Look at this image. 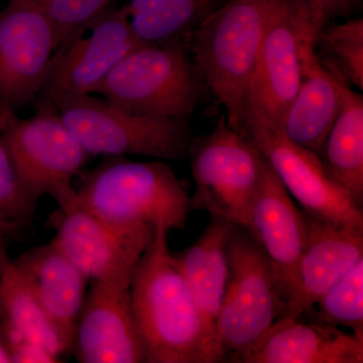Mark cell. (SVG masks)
<instances>
[{"label":"cell","instance_id":"obj_21","mask_svg":"<svg viewBox=\"0 0 363 363\" xmlns=\"http://www.w3.org/2000/svg\"><path fill=\"white\" fill-rule=\"evenodd\" d=\"M341 104L319 157L336 183L363 205V96L340 78Z\"/></svg>","mask_w":363,"mask_h":363},{"label":"cell","instance_id":"obj_30","mask_svg":"<svg viewBox=\"0 0 363 363\" xmlns=\"http://www.w3.org/2000/svg\"><path fill=\"white\" fill-rule=\"evenodd\" d=\"M11 234L7 230L6 227L0 224V276L6 271V267L9 266L11 260L9 259V250H7V243Z\"/></svg>","mask_w":363,"mask_h":363},{"label":"cell","instance_id":"obj_14","mask_svg":"<svg viewBox=\"0 0 363 363\" xmlns=\"http://www.w3.org/2000/svg\"><path fill=\"white\" fill-rule=\"evenodd\" d=\"M72 353L81 363H145L130 285L92 281L79 316Z\"/></svg>","mask_w":363,"mask_h":363},{"label":"cell","instance_id":"obj_20","mask_svg":"<svg viewBox=\"0 0 363 363\" xmlns=\"http://www.w3.org/2000/svg\"><path fill=\"white\" fill-rule=\"evenodd\" d=\"M233 225L211 218L194 243L181 252L172 253L192 294L215 350V325L228 281L227 245Z\"/></svg>","mask_w":363,"mask_h":363},{"label":"cell","instance_id":"obj_23","mask_svg":"<svg viewBox=\"0 0 363 363\" xmlns=\"http://www.w3.org/2000/svg\"><path fill=\"white\" fill-rule=\"evenodd\" d=\"M223 0H128L123 6L143 45L185 40Z\"/></svg>","mask_w":363,"mask_h":363},{"label":"cell","instance_id":"obj_29","mask_svg":"<svg viewBox=\"0 0 363 363\" xmlns=\"http://www.w3.org/2000/svg\"><path fill=\"white\" fill-rule=\"evenodd\" d=\"M336 1L337 0H306L313 33L316 39L324 26L333 18Z\"/></svg>","mask_w":363,"mask_h":363},{"label":"cell","instance_id":"obj_7","mask_svg":"<svg viewBox=\"0 0 363 363\" xmlns=\"http://www.w3.org/2000/svg\"><path fill=\"white\" fill-rule=\"evenodd\" d=\"M0 135L11 154L26 194L35 204L51 196L63 206L75 196L73 181L90 155L60 118L56 107L37 100L33 116L0 104Z\"/></svg>","mask_w":363,"mask_h":363},{"label":"cell","instance_id":"obj_15","mask_svg":"<svg viewBox=\"0 0 363 363\" xmlns=\"http://www.w3.org/2000/svg\"><path fill=\"white\" fill-rule=\"evenodd\" d=\"M305 217L307 242L279 319H301L363 259V227L337 225L306 213Z\"/></svg>","mask_w":363,"mask_h":363},{"label":"cell","instance_id":"obj_11","mask_svg":"<svg viewBox=\"0 0 363 363\" xmlns=\"http://www.w3.org/2000/svg\"><path fill=\"white\" fill-rule=\"evenodd\" d=\"M306 32H311L315 38L306 0H281L253 68L247 114H255L281 128L300 87L301 43Z\"/></svg>","mask_w":363,"mask_h":363},{"label":"cell","instance_id":"obj_26","mask_svg":"<svg viewBox=\"0 0 363 363\" xmlns=\"http://www.w3.org/2000/svg\"><path fill=\"white\" fill-rule=\"evenodd\" d=\"M50 21L59 49L84 35L112 0H28ZM58 49V50H59Z\"/></svg>","mask_w":363,"mask_h":363},{"label":"cell","instance_id":"obj_18","mask_svg":"<svg viewBox=\"0 0 363 363\" xmlns=\"http://www.w3.org/2000/svg\"><path fill=\"white\" fill-rule=\"evenodd\" d=\"M317 42L306 32L301 43L302 79L281 130L303 149L319 156L341 104L340 76L325 65Z\"/></svg>","mask_w":363,"mask_h":363},{"label":"cell","instance_id":"obj_1","mask_svg":"<svg viewBox=\"0 0 363 363\" xmlns=\"http://www.w3.org/2000/svg\"><path fill=\"white\" fill-rule=\"evenodd\" d=\"M168 234L164 228L155 230L130 281L145 363H217L214 344L169 250Z\"/></svg>","mask_w":363,"mask_h":363},{"label":"cell","instance_id":"obj_2","mask_svg":"<svg viewBox=\"0 0 363 363\" xmlns=\"http://www.w3.org/2000/svg\"><path fill=\"white\" fill-rule=\"evenodd\" d=\"M281 0H227L188 38V49L205 85L240 133L253 68Z\"/></svg>","mask_w":363,"mask_h":363},{"label":"cell","instance_id":"obj_27","mask_svg":"<svg viewBox=\"0 0 363 363\" xmlns=\"http://www.w3.org/2000/svg\"><path fill=\"white\" fill-rule=\"evenodd\" d=\"M37 205L26 194L6 143L0 135V224L11 235L32 221Z\"/></svg>","mask_w":363,"mask_h":363},{"label":"cell","instance_id":"obj_31","mask_svg":"<svg viewBox=\"0 0 363 363\" xmlns=\"http://www.w3.org/2000/svg\"><path fill=\"white\" fill-rule=\"evenodd\" d=\"M362 0H337L334 9V16H347L362 4Z\"/></svg>","mask_w":363,"mask_h":363},{"label":"cell","instance_id":"obj_32","mask_svg":"<svg viewBox=\"0 0 363 363\" xmlns=\"http://www.w3.org/2000/svg\"><path fill=\"white\" fill-rule=\"evenodd\" d=\"M0 363H13L11 351L6 342L4 335H0Z\"/></svg>","mask_w":363,"mask_h":363},{"label":"cell","instance_id":"obj_28","mask_svg":"<svg viewBox=\"0 0 363 363\" xmlns=\"http://www.w3.org/2000/svg\"><path fill=\"white\" fill-rule=\"evenodd\" d=\"M9 350L11 351L13 363H58L61 359L54 357L52 353L45 350L39 344L26 340V339H16V340L6 341Z\"/></svg>","mask_w":363,"mask_h":363},{"label":"cell","instance_id":"obj_24","mask_svg":"<svg viewBox=\"0 0 363 363\" xmlns=\"http://www.w3.org/2000/svg\"><path fill=\"white\" fill-rule=\"evenodd\" d=\"M328 55L325 65L337 72L347 84L363 90V20L355 18L336 25L325 26L318 35L317 45Z\"/></svg>","mask_w":363,"mask_h":363},{"label":"cell","instance_id":"obj_5","mask_svg":"<svg viewBox=\"0 0 363 363\" xmlns=\"http://www.w3.org/2000/svg\"><path fill=\"white\" fill-rule=\"evenodd\" d=\"M228 281L215 325L219 362H236L283 315L285 301L271 264L247 228L229 236Z\"/></svg>","mask_w":363,"mask_h":363},{"label":"cell","instance_id":"obj_17","mask_svg":"<svg viewBox=\"0 0 363 363\" xmlns=\"http://www.w3.org/2000/svg\"><path fill=\"white\" fill-rule=\"evenodd\" d=\"M11 264L56 327L66 354L72 353L89 279L51 242L23 252Z\"/></svg>","mask_w":363,"mask_h":363},{"label":"cell","instance_id":"obj_3","mask_svg":"<svg viewBox=\"0 0 363 363\" xmlns=\"http://www.w3.org/2000/svg\"><path fill=\"white\" fill-rule=\"evenodd\" d=\"M80 179L75 201L116 223L169 233L183 229L193 211L187 186L162 161L104 157L94 169L81 172Z\"/></svg>","mask_w":363,"mask_h":363},{"label":"cell","instance_id":"obj_8","mask_svg":"<svg viewBox=\"0 0 363 363\" xmlns=\"http://www.w3.org/2000/svg\"><path fill=\"white\" fill-rule=\"evenodd\" d=\"M195 190L192 210L247 228L250 208L262 183L267 160L225 114L211 133L193 140L189 149Z\"/></svg>","mask_w":363,"mask_h":363},{"label":"cell","instance_id":"obj_10","mask_svg":"<svg viewBox=\"0 0 363 363\" xmlns=\"http://www.w3.org/2000/svg\"><path fill=\"white\" fill-rule=\"evenodd\" d=\"M240 133L266 157L306 214L337 225L363 227L362 208L331 178L318 155L255 114H247Z\"/></svg>","mask_w":363,"mask_h":363},{"label":"cell","instance_id":"obj_16","mask_svg":"<svg viewBox=\"0 0 363 363\" xmlns=\"http://www.w3.org/2000/svg\"><path fill=\"white\" fill-rule=\"evenodd\" d=\"M247 229L266 253L286 304L307 242V221L267 161Z\"/></svg>","mask_w":363,"mask_h":363},{"label":"cell","instance_id":"obj_9","mask_svg":"<svg viewBox=\"0 0 363 363\" xmlns=\"http://www.w3.org/2000/svg\"><path fill=\"white\" fill-rule=\"evenodd\" d=\"M54 247L92 281L130 285L138 260L155 235L143 224L107 220L75 201L58 207L51 219Z\"/></svg>","mask_w":363,"mask_h":363},{"label":"cell","instance_id":"obj_12","mask_svg":"<svg viewBox=\"0 0 363 363\" xmlns=\"http://www.w3.org/2000/svg\"><path fill=\"white\" fill-rule=\"evenodd\" d=\"M142 45L123 7L111 4L84 35L56 52L38 100L52 104L62 98L95 94L121 60Z\"/></svg>","mask_w":363,"mask_h":363},{"label":"cell","instance_id":"obj_6","mask_svg":"<svg viewBox=\"0 0 363 363\" xmlns=\"http://www.w3.org/2000/svg\"><path fill=\"white\" fill-rule=\"evenodd\" d=\"M60 118L90 156H140L178 161L192 143L189 123L142 116L93 94L52 104Z\"/></svg>","mask_w":363,"mask_h":363},{"label":"cell","instance_id":"obj_4","mask_svg":"<svg viewBox=\"0 0 363 363\" xmlns=\"http://www.w3.org/2000/svg\"><path fill=\"white\" fill-rule=\"evenodd\" d=\"M204 87L186 40H176L136 48L95 94L142 116L189 121Z\"/></svg>","mask_w":363,"mask_h":363},{"label":"cell","instance_id":"obj_33","mask_svg":"<svg viewBox=\"0 0 363 363\" xmlns=\"http://www.w3.org/2000/svg\"><path fill=\"white\" fill-rule=\"evenodd\" d=\"M2 331H1V325H0V335H1Z\"/></svg>","mask_w":363,"mask_h":363},{"label":"cell","instance_id":"obj_19","mask_svg":"<svg viewBox=\"0 0 363 363\" xmlns=\"http://www.w3.org/2000/svg\"><path fill=\"white\" fill-rule=\"evenodd\" d=\"M363 338L321 322L279 319L235 363H362Z\"/></svg>","mask_w":363,"mask_h":363},{"label":"cell","instance_id":"obj_25","mask_svg":"<svg viewBox=\"0 0 363 363\" xmlns=\"http://www.w3.org/2000/svg\"><path fill=\"white\" fill-rule=\"evenodd\" d=\"M315 306L317 322L346 327L363 338V259L339 279Z\"/></svg>","mask_w":363,"mask_h":363},{"label":"cell","instance_id":"obj_13","mask_svg":"<svg viewBox=\"0 0 363 363\" xmlns=\"http://www.w3.org/2000/svg\"><path fill=\"white\" fill-rule=\"evenodd\" d=\"M50 21L28 0L0 11V104L13 111L37 102L58 51Z\"/></svg>","mask_w":363,"mask_h":363},{"label":"cell","instance_id":"obj_22","mask_svg":"<svg viewBox=\"0 0 363 363\" xmlns=\"http://www.w3.org/2000/svg\"><path fill=\"white\" fill-rule=\"evenodd\" d=\"M0 325L6 341L26 339L59 359L66 355L58 330L11 262L0 276Z\"/></svg>","mask_w":363,"mask_h":363}]
</instances>
